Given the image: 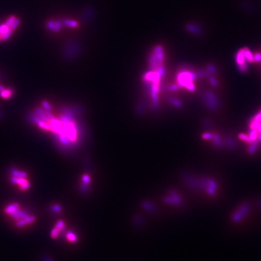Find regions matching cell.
I'll return each instance as SVG.
<instances>
[{
	"instance_id": "6da1fadb",
	"label": "cell",
	"mask_w": 261,
	"mask_h": 261,
	"mask_svg": "<svg viewBox=\"0 0 261 261\" xmlns=\"http://www.w3.org/2000/svg\"><path fill=\"white\" fill-rule=\"evenodd\" d=\"M45 110L39 109L36 122L42 129L51 132L64 145H71L79 140V132L77 122L66 113L54 114L48 104H44Z\"/></svg>"
},
{
	"instance_id": "7a4b0ae2",
	"label": "cell",
	"mask_w": 261,
	"mask_h": 261,
	"mask_svg": "<svg viewBox=\"0 0 261 261\" xmlns=\"http://www.w3.org/2000/svg\"><path fill=\"white\" fill-rule=\"evenodd\" d=\"M164 54L163 47L156 46L149 57L150 70L145 74L143 79L148 85L153 102L157 104L160 89V79L164 74Z\"/></svg>"
},
{
	"instance_id": "3957f363",
	"label": "cell",
	"mask_w": 261,
	"mask_h": 261,
	"mask_svg": "<svg viewBox=\"0 0 261 261\" xmlns=\"http://www.w3.org/2000/svg\"><path fill=\"white\" fill-rule=\"evenodd\" d=\"M21 24V20L15 15H11L0 23V42L9 39Z\"/></svg>"
},
{
	"instance_id": "277c9868",
	"label": "cell",
	"mask_w": 261,
	"mask_h": 261,
	"mask_svg": "<svg viewBox=\"0 0 261 261\" xmlns=\"http://www.w3.org/2000/svg\"><path fill=\"white\" fill-rule=\"evenodd\" d=\"M195 76L194 73L184 71L178 74L177 82L180 87H185L190 91L195 90V86L193 84Z\"/></svg>"
},
{
	"instance_id": "5b68a950",
	"label": "cell",
	"mask_w": 261,
	"mask_h": 261,
	"mask_svg": "<svg viewBox=\"0 0 261 261\" xmlns=\"http://www.w3.org/2000/svg\"><path fill=\"white\" fill-rule=\"evenodd\" d=\"M236 63L238 65L239 69L241 72H246L247 67L245 63V59L244 54L243 50H240L236 54Z\"/></svg>"
},
{
	"instance_id": "8992f818",
	"label": "cell",
	"mask_w": 261,
	"mask_h": 261,
	"mask_svg": "<svg viewBox=\"0 0 261 261\" xmlns=\"http://www.w3.org/2000/svg\"><path fill=\"white\" fill-rule=\"evenodd\" d=\"M11 180L13 183L19 184L20 186V188L23 190L27 189L30 187L29 182L25 180L24 177H18L13 176V177H12Z\"/></svg>"
},
{
	"instance_id": "52a82bcc",
	"label": "cell",
	"mask_w": 261,
	"mask_h": 261,
	"mask_svg": "<svg viewBox=\"0 0 261 261\" xmlns=\"http://www.w3.org/2000/svg\"><path fill=\"white\" fill-rule=\"evenodd\" d=\"M63 23H61L60 21H49L46 24L47 28L50 30H52L53 32L59 31L63 26Z\"/></svg>"
},
{
	"instance_id": "ba28073f",
	"label": "cell",
	"mask_w": 261,
	"mask_h": 261,
	"mask_svg": "<svg viewBox=\"0 0 261 261\" xmlns=\"http://www.w3.org/2000/svg\"><path fill=\"white\" fill-rule=\"evenodd\" d=\"M259 123H261V110L251 119L250 124V129H251L253 126H255Z\"/></svg>"
},
{
	"instance_id": "9c48e42d",
	"label": "cell",
	"mask_w": 261,
	"mask_h": 261,
	"mask_svg": "<svg viewBox=\"0 0 261 261\" xmlns=\"http://www.w3.org/2000/svg\"><path fill=\"white\" fill-rule=\"evenodd\" d=\"M243 52H244V54L245 56V59H246V60L248 62V63H251V62H253V56L252 53H251V52L250 51V50L247 48H245V49H242Z\"/></svg>"
},
{
	"instance_id": "30bf717a",
	"label": "cell",
	"mask_w": 261,
	"mask_h": 261,
	"mask_svg": "<svg viewBox=\"0 0 261 261\" xmlns=\"http://www.w3.org/2000/svg\"><path fill=\"white\" fill-rule=\"evenodd\" d=\"M63 23L68 27H73V28L76 27L78 25V22L76 21L70 20V19H65L63 21Z\"/></svg>"
},
{
	"instance_id": "8fae6325",
	"label": "cell",
	"mask_w": 261,
	"mask_h": 261,
	"mask_svg": "<svg viewBox=\"0 0 261 261\" xmlns=\"http://www.w3.org/2000/svg\"><path fill=\"white\" fill-rule=\"evenodd\" d=\"M239 139H241V140H244V141H247L248 143H250H250L252 142L251 140L250 139L249 136L247 135H245V134H240L239 135Z\"/></svg>"
},
{
	"instance_id": "7c38bea8",
	"label": "cell",
	"mask_w": 261,
	"mask_h": 261,
	"mask_svg": "<svg viewBox=\"0 0 261 261\" xmlns=\"http://www.w3.org/2000/svg\"><path fill=\"white\" fill-rule=\"evenodd\" d=\"M12 94V91L10 90H5L2 91L1 96L3 98H8Z\"/></svg>"
},
{
	"instance_id": "4fadbf2b",
	"label": "cell",
	"mask_w": 261,
	"mask_h": 261,
	"mask_svg": "<svg viewBox=\"0 0 261 261\" xmlns=\"http://www.w3.org/2000/svg\"><path fill=\"white\" fill-rule=\"evenodd\" d=\"M250 130H256L258 133H261V123H259L255 126H253L251 129H250Z\"/></svg>"
},
{
	"instance_id": "5bb4252c",
	"label": "cell",
	"mask_w": 261,
	"mask_h": 261,
	"mask_svg": "<svg viewBox=\"0 0 261 261\" xmlns=\"http://www.w3.org/2000/svg\"><path fill=\"white\" fill-rule=\"evenodd\" d=\"M253 60L255 62H260L261 61V54L256 53L255 56H253Z\"/></svg>"
},
{
	"instance_id": "9a60e30c",
	"label": "cell",
	"mask_w": 261,
	"mask_h": 261,
	"mask_svg": "<svg viewBox=\"0 0 261 261\" xmlns=\"http://www.w3.org/2000/svg\"><path fill=\"white\" fill-rule=\"evenodd\" d=\"M202 137L204 139H210L212 137V135L210 133H204L202 135Z\"/></svg>"
},
{
	"instance_id": "2e32d148",
	"label": "cell",
	"mask_w": 261,
	"mask_h": 261,
	"mask_svg": "<svg viewBox=\"0 0 261 261\" xmlns=\"http://www.w3.org/2000/svg\"><path fill=\"white\" fill-rule=\"evenodd\" d=\"M210 82H211V83H212V84L213 85H216V80L214 79H213L212 78L210 79Z\"/></svg>"
}]
</instances>
